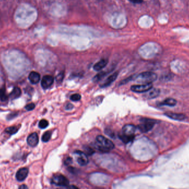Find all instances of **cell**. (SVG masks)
Masks as SVG:
<instances>
[{
  "instance_id": "6da1fadb",
  "label": "cell",
  "mask_w": 189,
  "mask_h": 189,
  "mask_svg": "<svg viewBox=\"0 0 189 189\" xmlns=\"http://www.w3.org/2000/svg\"><path fill=\"white\" fill-rule=\"evenodd\" d=\"M95 145L98 151L102 152H108L114 148V143L103 136H97Z\"/></svg>"
},
{
  "instance_id": "7a4b0ae2",
  "label": "cell",
  "mask_w": 189,
  "mask_h": 189,
  "mask_svg": "<svg viewBox=\"0 0 189 189\" xmlns=\"http://www.w3.org/2000/svg\"><path fill=\"white\" fill-rule=\"evenodd\" d=\"M157 79V74L153 72L147 71L141 73L139 75L135 76L134 80L142 84H152Z\"/></svg>"
},
{
  "instance_id": "3957f363",
  "label": "cell",
  "mask_w": 189,
  "mask_h": 189,
  "mask_svg": "<svg viewBox=\"0 0 189 189\" xmlns=\"http://www.w3.org/2000/svg\"><path fill=\"white\" fill-rule=\"evenodd\" d=\"M141 123L138 126L139 130L143 133L148 132L151 131L154 126V120L146 118H143L141 120Z\"/></svg>"
},
{
  "instance_id": "277c9868",
  "label": "cell",
  "mask_w": 189,
  "mask_h": 189,
  "mask_svg": "<svg viewBox=\"0 0 189 189\" xmlns=\"http://www.w3.org/2000/svg\"><path fill=\"white\" fill-rule=\"evenodd\" d=\"M51 183L55 185L60 186H69V181L66 177L60 174L54 175L51 180Z\"/></svg>"
},
{
  "instance_id": "5b68a950",
  "label": "cell",
  "mask_w": 189,
  "mask_h": 189,
  "mask_svg": "<svg viewBox=\"0 0 189 189\" xmlns=\"http://www.w3.org/2000/svg\"><path fill=\"white\" fill-rule=\"evenodd\" d=\"M153 88L152 84H145L140 85H132L131 88V91L137 93L147 92Z\"/></svg>"
},
{
  "instance_id": "8992f818",
  "label": "cell",
  "mask_w": 189,
  "mask_h": 189,
  "mask_svg": "<svg viewBox=\"0 0 189 189\" xmlns=\"http://www.w3.org/2000/svg\"><path fill=\"white\" fill-rule=\"evenodd\" d=\"M74 154L76 155L77 162L80 166H85L88 164V158L84 152L76 151L74 152Z\"/></svg>"
},
{
  "instance_id": "52a82bcc",
  "label": "cell",
  "mask_w": 189,
  "mask_h": 189,
  "mask_svg": "<svg viewBox=\"0 0 189 189\" xmlns=\"http://www.w3.org/2000/svg\"><path fill=\"white\" fill-rule=\"evenodd\" d=\"M54 81V78L53 76L49 75L44 76L41 79V87L44 89L49 88L51 86L53 85Z\"/></svg>"
},
{
  "instance_id": "ba28073f",
  "label": "cell",
  "mask_w": 189,
  "mask_h": 189,
  "mask_svg": "<svg viewBox=\"0 0 189 189\" xmlns=\"http://www.w3.org/2000/svg\"><path fill=\"white\" fill-rule=\"evenodd\" d=\"M136 127L133 124H126L122 128V133L128 136H134V133L136 131Z\"/></svg>"
},
{
  "instance_id": "9c48e42d",
  "label": "cell",
  "mask_w": 189,
  "mask_h": 189,
  "mask_svg": "<svg viewBox=\"0 0 189 189\" xmlns=\"http://www.w3.org/2000/svg\"><path fill=\"white\" fill-rule=\"evenodd\" d=\"M28 169L27 167H22L19 169L16 173V179L19 181H24L28 176Z\"/></svg>"
},
{
  "instance_id": "30bf717a",
  "label": "cell",
  "mask_w": 189,
  "mask_h": 189,
  "mask_svg": "<svg viewBox=\"0 0 189 189\" xmlns=\"http://www.w3.org/2000/svg\"><path fill=\"white\" fill-rule=\"evenodd\" d=\"M27 143L31 147H35L38 145L39 142V137L37 133H33L28 137L27 139Z\"/></svg>"
},
{
  "instance_id": "8fae6325",
  "label": "cell",
  "mask_w": 189,
  "mask_h": 189,
  "mask_svg": "<svg viewBox=\"0 0 189 189\" xmlns=\"http://www.w3.org/2000/svg\"><path fill=\"white\" fill-rule=\"evenodd\" d=\"M118 75V72H115L112 75L109 76L107 79L105 80L104 82H103L101 85V88H106L109 86L111 84H112L113 82L116 80L117 78V76Z\"/></svg>"
},
{
  "instance_id": "7c38bea8",
  "label": "cell",
  "mask_w": 189,
  "mask_h": 189,
  "mask_svg": "<svg viewBox=\"0 0 189 189\" xmlns=\"http://www.w3.org/2000/svg\"><path fill=\"white\" fill-rule=\"evenodd\" d=\"M165 115L168 118H171L172 120L179 121L185 120V118H186L185 115H184V114H177V113H174V112H166L165 114Z\"/></svg>"
},
{
  "instance_id": "4fadbf2b",
  "label": "cell",
  "mask_w": 189,
  "mask_h": 189,
  "mask_svg": "<svg viewBox=\"0 0 189 189\" xmlns=\"http://www.w3.org/2000/svg\"><path fill=\"white\" fill-rule=\"evenodd\" d=\"M28 79L32 84H37L41 80V75L37 72L31 71L29 75Z\"/></svg>"
},
{
  "instance_id": "5bb4252c",
  "label": "cell",
  "mask_w": 189,
  "mask_h": 189,
  "mask_svg": "<svg viewBox=\"0 0 189 189\" xmlns=\"http://www.w3.org/2000/svg\"><path fill=\"white\" fill-rule=\"evenodd\" d=\"M108 60L107 59H102L98 63H96L94 66V69L96 71H99L105 68L108 64Z\"/></svg>"
},
{
  "instance_id": "9a60e30c",
  "label": "cell",
  "mask_w": 189,
  "mask_h": 189,
  "mask_svg": "<svg viewBox=\"0 0 189 189\" xmlns=\"http://www.w3.org/2000/svg\"><path fill=\"white\" fill-rule=\"evenodd\" d=\"M160 94V90L158 88H151L150 90L147 92L145 97L148 99H152L157 98Z\"/></svg>"
},
{
  "instance_id": "2e32d148",
  "label": "cell",
  "mask_w": 189,
  "mask_h": 189,
  "mask_svg": "<svg viewBox=\"0 0 189 189\" xmlns=\"http://www.w3.org/2000/svg\"><path fill=\"white\" fill-rule=\"evenodd\" d=\"M177 101L173 98H167L165 100L159 103L160 106H167L170 107H173L177 104Z\"/></svg>"
},
{
  "instance_id": "e0dca14e",
  "label": "cell",
  "mask_w": 189,
  "mask_h": 189,
  "mask_svg": "<svg viewBox=\"0 0 189 189\" xmlns=\"http://www.w3.org/2000/svg\"><path fill=\"white\" fill-rule=\"evenodd\" d=\"M21 95V90L18 87H15L12 92L10 93V98L12 100H15Z\"/></svg>"
},
{
  "instance_id": "ac0fdd59",
  "label": "cell",
  "mask_w": 189,
  "mask_h": 189,
  "mask_svg": "<svg viewBox=\"0 0 189 189\" xmlns=\"http://www.w3.org/2000/svg\"><path fill=\"white\" fill-rule=\"evenodd\" d=\"M118 137L124 143H128L129 142H132L134 138V136H126L122 134V133L118 135Z\"/></svg>"
},
{
  "instance_id": "d6986e66",
  "label": "cell",
  "mask_w": 189,
  "mask_h": 189,
  "mask_svg": "<svg viewBox=\"0 0 189 189\" xmlns=\"http://www.w3.org/2000/svg\"><path fill=\"white\" fill-rule=\"evenodd\" d=\"M107 73L106 71H101L100 73H98L96 76H94L93 78V81L94 82H97L101 80L103 78H104L105 76L106 75Z\"/></svg>"
},
{
  "instance_id": "ffe728a7",
  "label": "cell",
  "mask_w": 189,
  "mask_h": 189,
  "mask_svg": "<svg viewBox=\"0 0 189 189\" xmlns=\"http://www.w3.org/2000/svg\"><path fill=\"white\" fill-rule=\"evenodd\" d=\"M18 128H17V127L11 126V127L7 128L6 129H5V132L10 134L11 135H13V134H16V133L18 132Z\"/></svg>"
},
{
  "instance_id": "44dd1931",
  "label": "cell",
  "mask_w": 189,
  "mask_h": 189,
  "mask_svg": "<svg viewBox=\"0 0 189 189\" xmlns=\"http://www.w3.org/2000/svg\"><path fill=\"white\" fill-rule=\"evenodd\" d=\"M51 131H47L44 133L43 135L41 137V140L43 142H48L51 138Z\"/></svg>"
},
{
  "instance_id": "7402d4cb",
  "label": "cell",
  "mask_w": 189,
  "mask_h": 189,
  "mask_svg": "<svg viewBox=\"0 0 189 189\" xmlns=\"http://www.w3.org/2000/svg\"><path fill=\"white\" fill-rule=\"evenodd\" d=\"M8 99V96L6 93L5 89L0 88V100L2 101H6Z\"/></svg>"
},
{
  "instance_id": "603a6c76",
  "label": "cell",
  "mask_w": 189,
  "mask_h": 189,
  "mask_svg": "<svg viewBox=\"0 0 189 189\" xmlns=\"http://www.w3.org/2000/svg\"><path fill=\"white\" fill-rule=\"evenodd\" d=\"M49 125V122L47 120H41L40 121L39 123V127L41 129H45Z\"/></svg>"
},
{
  "instance_id": "cb8c5ba5",
  "label": "cell",
  "mask_w": 189,
  "mask_h": 189,
  "mask_svg": "<svg viewBox=\"0 0 189 189\" xmlns=\"http://www.w3.org/2000/svg\"><path fill=\"white\" fill-rule=\"evenodd\" d=\"M84 151H85V154L86 155H92L94 153V150L92 149V148L90 147H88V146H86L84 148Z\"/></svg>"
},
{
  "instance_id": "d4e9b609",
  "label": "cell",
  "mask_w": 189,
  "mask_h": 189,
  "mask_svg": "<svg viewBox=\"0 0 189 189\" xmlns=\"http://www.w3.org/2000/svg\"><path fill=\"white\" fill-rule=\"evenodd\" d=\"M81 96L80 94H72L70 96V98L71 101L76 102V101H80L81 100Z\"/></svg>"
},
{
  "instance_id": "484cf974",
  "label": "cell",
  "mask_w": 189,
  "mask_h": 189,
  "mask_svg": "<svg viewBox=\"0 0 189 189\" xmlns=\"http://www.w3.org/2000/svg\"><path fill=\"white\" fill-rule=\"evenodd\" d=\"M63 79H64V73H63V72H61V73L59 74L57 76L55 80H56V81H57V82H58V83H59V82L60 83V82H62Z\"/></svg>"
},
{
  "instance_id": "4316f807",
  "label": "cell",
  "mask_w": 189,
  "mask_h": 189,
  "mask_svg": "<svg viewBox=\"0 0 189 189\" xmlns=\"http://www.w3.org/2000/svg\"><path fill=\"white\" fill-rule=\"evenodd\" d=\"M35 104L31 103V104H29L26 105L25 108L27 111H31L35 109Z\"/></svg>"
},
{
  "instance_id": "83f0119b",
  "label": "cell",
  "mask_w": 189,
  "mask_h": 189,
  "mask_svg": "<svg viewBox=\"0 0 189 189\" xmlns=\"http://www.w3.org/2000/svg\"><path fill=\"white\" fill-rule=\"evenodd\" d=\"M134 78H135V76H134ZM134 77H133L132 76H129L128 78H127V79H124V80H123V81H121V82L120 83V85H124V84H127V82H129V81H131L132 80H133V78H134Z\"/></svg>"
},
{
  "instance_id": "f1b7e54d",
  "label": "cell",
  "mask_w": 189,
  "mask_h": 189,
  "mask_svg": "<svg viewBox=\"0 0 189 189\" xmlns=\"http://www.w3.org/2000/svg\"><path fill=\"white\" fill-rule=\"evenodd\" d=\"M71 163H72V159L71 158L69 157L66 158V159L64 160V164L66 165H69Z\"/></svg>"
},
{
  "instance_id": "f546056e",
  "label": "cell",
  "mask_w": 189,
  "mask_h": 189,
  "mask_svg": "<svg viewBox=\"0 0 189 189\" xmlns=\"http://www.w3.org/2000/svg\"><path fill=\"white\" fill-rule=\"evenodd\" d=\"M105 133L107 134V135L111 137V138H114V134L112 132H111L110 129H106Z\"/></svg>"
},
{
  "instance_id": "4dcf8cb0",
  "label": "cell",
  "mask_w": 189,
  "mask_h": 189,
  "mask_svg": "<svg viewBox=\"0 0 189 189\" xmlns=\"http://www.w3.org/2000/svg\"><path fill=\"white\" fill-rule=\"evenodd\" d=\"M129 2L135 4H139L143 2V0H128Z\"/></svg>"
},
{
  "instance_id": "1f68e13d",
  "label": "cell",
  "mask_w": 189,
  "mask_h": 189,
  "mask_svg": "<svg viewBox=\"0 0 189 189\" xmlns=\"http://www.w3.org/2000/svg\"><path fill=\"white\" fill-rule=\"evenodd\" d=\"M73 105L72 104H67V105L66 106V107H65V108H66V110H71V109H73Z\"/></svg>"
},
{
  "instance_id": "d6a6232c",
  "label": "cell",
  "mask_w": 189,
  "mask_h": 189,
  "mask_svg": "<svg viewBox=\"0 0 189 189\" xmlns=\"http://www.w3.org/2000/svg\"><path fill=\"white\" fill-rule=\"evenodd\" d=\"M16 116H17V114H10L9 116H8L7 119H8V120H11V119H12L13 118L15 117Z\"/></svg>"
},
{
  "instance_id": "836d02e7",
  "label": "cell",
  "mask_w": 189,
  "mask_h": 189,
  "mask_svg": "<svg viewBox=\"0 0 189 189\" xmlns=\"http://www.w3.org/2000/svg\"><path fill=\"white\" fill-rule=\"evenodd\" d=\"M68 189H79L77 186L75 185H69L68 186Z\"/></svg>"
},
{
  "instance_id": "e575fe53",
  "label": "cell",
  "mask_w": 189,
  "mask_h": 189,
  "mask_svg": "<svg viewBox=\"0 0 189 189\" xmlns=\"http://www.w3.org/2000/svg\"><path fill=\"white\" fill-rule=\"evenodd\" d=\"M28 189V187H27V185L23 184V185H22L19 186V189Z\"/></svg>"
}]
</instances>
